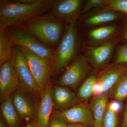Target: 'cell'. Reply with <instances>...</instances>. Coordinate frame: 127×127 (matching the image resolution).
Wrapping results in <instances>:
<instances>
[{
  "instance_id": "4fadbf2b",
  "label": "cell",
  "mask_w": 127,
  "mask_h": 127,
  "mask_svg": "<svg viewBox=\"0 0 127 127\" xmlns=\"http://www.w3.org/2000/svg\"><path fill=\"white\" fill-rule=\"evenodd\" d=\"M95 10L83 17L82 21L83 26L87 27L98 26L118 21L126 16L122 13L104 8Z\"/></svg>"
},
{
  "instance_id": "30bf717a",
  "label": "cell",
  "mask_w": 127,
  "mask_h": 127,
  "mask_svg": "<svg viewBox=\"0 0 127 127\" xmlns=\"http://www.w3.org/2000/svg\"><path fill=\"white\" fill-rule=\"evenodd\" d=\"M83 2L82 0H56L50 12L67 24L77 20Z\"/></svg>"
},
{
  "instance_id": "5bb4252c",
  "label": "cell",
  "mask_w": 127,
  "mask_h": 127,
  "mask_svg": "<svg viewBox=\"0 0 127 127\" xmlns=\"http://www.w3.org/2000/svg\"><path fill=\"white\" fill-rule=\"evenodd\" d=\"M51 83L42 93L37 115V123L40 127H49L53 107Z\"/></svg>"
},
{
  "instance_id": "8fae6325",
  "label": "cell",
  "mask_w": 127,
  "mask_h": 127,
  "mask_svg": "<svg viewBox=\"0 0 127 127\" xmlns=\"http://www.w3.org/2000/svg\"><path fill=\"white\" fill-rule=\"evenodd\" d=\"M117 42V39H112L100 45L88 47L84 56L87 61L95 68L102 67L111 59Z\"/></svg>"
},
{
  "instance_id": "5b68a950",
  "label": "cell",
  "mask_w": 127,
  "mask_h": 127,
  "mask_svg": "<svg viewBox=\"0 0 127 127\" xmlns=\"http://www.w3.org/2000/svg\"><path fill=\"white\" fill-rule=\"evenodd\" d=\"M11 61L18 76L20 87L35 97L41 98L42 93L34 79L26 58L16 46H14Z\"/></svg>"
},
{
  "instance_id": "44dd1931",
  "label": "cell",
  "mask_w": 127,
  "mask_h": 127,
  "mask_svg": "<svg viewBox=\"0 0 127 127\" xmlns=\"http://www.w3.org/2000/svg\"><path fill=\"white\" fill-rule=\"evenodd\" d=\"M97 78L96 74L93 73L84 81L78 92L77 96L78 100H86L93 95L94 87Z\"/></svg>"
},
{
  "instance_id": "277c9868",
  "label": "cell",
  "mask_w": 127,
  "mask_h": 127,
  "mask_svg": "<svg viewBox=\"0 0 127 127\" xmlns=\"http://www.w3.org/2000/svg\"><path fill=\"white\" fill-rule=\"evenodd\" d=\"M6 30L13 46L23 48L43 58H52L55 50L41 43L22 26Z\"/></svg>"
},
{
  "instance_id": "d6986e66",
  "label": "cell",
  "mask_w": 127,
  "mask_h": 127,
  "mask_svg": "<svg viewBox=\"0 0 127 127\" xmlns=\"http://www.w3.org/2000/svg\"><path fill=\"white\" fill-rule=\"evenodd\" d=\"M14 47L6 29L0 26V65L11 61Z\"/></svg>"
},
{
  "instance_id": "ac0fdd59",
  "label": "cell",
  "mask_w": 127,
  "mask_h": 127,
  "mask_svg": "<svg viewBox=\"0 0 127 127\" xmlns=\"http://www.w3.org/2000/svg\"><path fill=\"white\" fill-rule=\"evenodd\" d=\"M108 96L101 95L95 98L90 107L94 119V127H102V121L108 105Z\"/></svg>"
},
{
  "instance_id": "8992f818",
  "label": "cell",
  "mask_w": 127,
  "mask_h": 127,
  "mask_svg": "<svg viewBox=\"0 0 127 127\" xmlns=\"http://www.w3.org/2000/svg\"><path fill=\"white\" fill-rule=\"evenodd\" d=\"M18 47L26 58L34 79L42 93L50 83L53 71L51 59L43 58L23 48Z\"/></svg>"
},
{
  "instance_id": "4316f807",
  "label": "cell",
  "mask_w": 127,
  "mask_h": 127,
  "mask_svg": "<svg viewBox=\"0 0 127 127\" xmlns=\"http://www.w3.org/2000/svg\"><path fill=\"white\" fill-rule=\"evenodd\" d=\"M67 123L63 119L52 115L49 127H67Z\"/></svg>"
},
{
  "instance_id": "ba28073f",
  "label": "cell",
  "mask_w": 127,
  "mask_h": 127,
  "mask_svg": "<svg viewBox=\"0 0 127 127\" xmlns=\"http://www.w3.org/2000/svg\"><path fill=\"white\" fill-rule=\"evenodd\" d=\"M32 95L19 86L11 96L19 117L26 121L36 120L39 104H37Z\"/></svg>"
},
{
  "instance_id": "ffe728a7",
  "label": "cell",
  "mask_w": 127,
  "mask_h": 127,
  "mask_svg": "<svg viewBox=\"0 0 127 127\" xmlns=\"http://www.w3.org/2000/svg\"><path fill=\"white\" fill-rule=\"evenodd\" d=\"M1 112L9 127H17L19 116L14 106L11 96L2 101L1 104Z\"/></svg>"
},
{
  "instance_id": "484cf974",
  "label": "cell",
  "mask_w": 127,
  "mask_h": 127,
  "mask_svg": "<svg viewBox=\"0 0 127 127\" xmlns=\"http://www.w3.org/2000/svg\"><path fill=\"white\" fill-rule=\"evenodd\" d=\"M107 1V0H88L83 6L81 13H86L92 9L103 8Z\"/></svg>"
},
{
  "instance_id": "f546056e",
  "label": "cell",
  "mask_w": 127,
  "mask_h": 127,
  "mask_svg": "<svg viewBox=\"0 0 127 127\" xmlns=\"http://www.w3.org/2000/svg\"><path fill=\"white\" fill-rule=\"evenodd\" d=\"M102 89L101 85L100 82L97 79L96 81L95 82L93 89V94L96 96L101 95L102 94Z\"/></svg>"
},
{
  "instance_id": "d6a6232c",
  "label": "cell",
  "mask_w": 127,
  "mask_h": 127,
  "mask_svg": "<svg viewBox=\"0 0 127 127\" xmlns=\"http://www.w3.org/2000/svg\"><path fill=\"white\" fill-rule=\"evenodd\" d=\"M67 127H87L84 125L79 124H71L67 125Z\"/></svg>"
},
{
  "instance_id": "f1b7e54d",
  "label": "cell",
  "mask_w": 127,
  "mask_h": 127,
  "mask_svg": "<svg viewBox=\"0 0 127 127\" xmlns=\"http://www.w3.org/2000/svg\"><path fill=\"white\" fill-rule=\"evenodd\" d=\"M108 105L112 110L117 113L121 111L122 107L121 101L118 100L112 101L108 103Z\"/></svg>"
},
{
  "instance_id": "1f68e13d",
  "label": "cell",
  "mask_w": 127,
  "mask_h": 127,
  "mask_svg": "<svg viewBox=\"0 0 127 127\" xmlns=\"http://www.w3.org/2000/svg\"><path fill=\"white\" fill-rule=\"evenodd\" d=\"M25 127H40L37 123L35 122L34 121L28 123Z\"/></svg>"
},
{
  "instance_id": "9c48e42d",
  "label": "cell",
  "mask_w": 127,
  "mask_h": 127,
  "mask_svg": "<svg viewBox=\"0 0 127 127\" xmlns=\"http://www.w3.org/2000/svg\"><path fill=\"white\" fill-rule=\"evenodd\" d=\"M52 115L62 118L69 124H79L87 127H94L92 111L90 107L84 103H78L65 110L55 111Z\"/></svg>"
},
{
  "instance_id": "603a6c76",
  "label": "cell",
  "mask_w": 127,
  "mask_h": 127,
  "mask_svg": "<svg viewBox=\"0 0 127 127\" xmlns=\"http://www.w3.org/2000/svg\"><path fill=\"white\" fill-rule=\"evenodd\" d=\"M103 8L127 15V0H107L106 5Z\"/></svg>"
},
{
  "instance_id": "4dcf8cb0",
  "label": "cell",
  "mask_w": 127,
  "mask_h": 127,
  "mask_svg": "<svg viewBox=\"0 0 127 127\" xmlns=\"http://www.w3.org/2000/svg\"><path fill=\"white\" fill-rule=\"evenodd\" d=\"M121 127H127V102L125 106Z\"/></svg>"
},
{
  "instance_id": "7c38bea8",
  "label": "cell",
  "mask_w": 127,
  "mask_h": 127,
  "mask_svg": "<svg viewBox=\"0 0 127 127\" xmlns=\"http://www.w3.org/2000/svg\"><path fill=\"white\" fill-rule=\"evenodd\" d=\"M19 86L18 76L12 63L7 61L0 68V97L1 102L11 97Z\"/></svg>"
},
{
  "instance_id": "cb8c5ba5",
  "label": "cell",
  "mask_w": 127,
  "mask_h": 127,
  "mask_svg": "<svg viewBox=\"0 0 127 127\" xmlns=\"http://www.w3.org/2000/svg\"><path fill=\"white\" fill-rule=\"evenodd\" d=\"M117 113L112 110L107 105L102 121V127H117Z\"/></svg>"
},
{
  "instance_id": "3957f363",
  "label": "cell",
  "mask_w": 127,
  "mask_h": 127,
  "mask_svg": "<svg viewBox=\"0 0 127 127\" xmlns=\"http://www.w3.org/2000/svg\"><path fill=\"white\" fill-rule=\"evenodd\" d=\"M77 21L67 24L51 59L53 71L59 73L75 57L78 45Z\"/></svg>"
},
{
  "instance_id": "836d02e7",
  "label": "cell",
  "mask_w": 127,
  "mask_h": 127,
  "mask_svg": "<svg viewBox=\"0 0 127 127\" xmlns=\"http://www.w3.org/2000/svg\"><path fill=\"white\" fill-rule=\"evenodd\" d=\"M0 127H6L1 119H0Z\"/></svg>"
},
{
  "instance_id": "6da1fadb",
  "label": "cell",
  "mask_w": 127,
  "mask_h": 127,
  "mask_svg": "<svg viewBox=\"0 0 127 127\" xmlns=\"http://www.w3.org/2000/svg\"><path fill=\"white\" fill-rule=\"evenodd\" d=\"M56 0H0V26H20L34 17L51 11Z\"/></svg>"
},
{
  "instance_id": "7a4b0ae2",
  "label": "cell",
  "mask_w": 127,
  "mask_h": 127,
  "mask_svg": "<svg viewBox=\"0 0 127 127\" xmlns=\"http://www.w3.org/2000/svg\"><path fill=\"white\" fill-rule=\"evenodd\" d=\"M22 26L40 42L50 47L58 45L65 30L64 22L50 12L34 17Z\"/></svg>"
},
{
  "instance_id": "9a60e30c",
  "label": "cell",
  "mask_w": 127,
  "mask_h": 127,
  "mask_svg": "<svg viewBox=\"0 0 127 127\" xmlns=\"http://www.w3.org/2000/svg\"><path fill=\"white\" fill-rule=\"evenodd\" d=\"M53 107L63 111L78 104L77 96L70 89L62 86H55L52 88Z\"/></svg>"
},
{
  "instance_id": "7402d4cb",
  "label": "cell",
  "mask_w": 127,
  "mask_h": 127,
  "mask_svg": "<svg viewBox=\"0 0 127 127\" xmlns=\"http://www.w3.org/2000/svg\"><path fill=\"white\" fill-rule=\"evenodd\" d=\"M109 95L111 97L121 102L127 99V73L111 89Z\"/></svg>"
},
{
  "instance_id": "83f0119b",
  "label": "cell",
  "mask_w": 127,
  "mask_h": 127,
  "mask_svg": "<svg viewBox=\"0 0 127 127\" xmlns=\"http://www.w3.org/2000/svg\"><path fill=\"white\" fill-rule=\"evenodd\" d=\"M120 37L123 41L127 43V15L124 18L122 27L120 32Z\"/></svg>"
},
{
  "instance_id": "2e32d148",
  "label": "cell",
  "mask_w": 127,
  "mask_h": 127,
  "mask_svg": "<svg viewBox=\"0 0 127 127\" xmlns=\"http://www.w3.org/2000/svg\"><path fill=\"white\" fill-rule=\"evenodd\" d=\"M127 73V64L116 65L102 72L97 80L101 85L103 94L110 91Z\"/></svg>"
},
{
  "instance_id": "d4e9b609",
  "label": "cell",
  "mask_w": 127,
  "mask_h": 127,
  "mask_svg": "<svg viewBox=\"0 0 127 127\" xmlns=\"http://www.w3.org/2000/svg\"><path fill=\"white\" fill-rule=\"evenodd\" d=\"M114 63L116 65H127V43L120 45L118 47Z\"/></svg>"
},
{
  "instance_id": "e0dca14e",
  "label": "cell",
  "mask_w": 127,
  "mask_h": 127,
  "mask_svg": "<svg viewBox=\"0 0 127 127\" xmlns=\"http://www.w3.org/2000/svg\"><path fill=\"white\" fill-rule=\"evenodd\" d=\"M117 25L104 26L93 29L89 32V40L94 46L100 45L111 40L119 30Z\"/></svg>"
},
{
  "instance_id": "52a82bcc",
  "label": "cell",
  "mask_w": 127,
  "mask_h": 127,
  "mask_svg": "<svg viewBox=\"0 0 127 127\" xmlns=\"http://www.w3.org/2000/svg\"><path fill=\"white\" fill-rule=\"evenodd\" d=\"M90 70L86 58L84 56H81L67 67L58 79L57 84L59 86L69 87L76 90Z\"/></svg>"
}]
</instances>
